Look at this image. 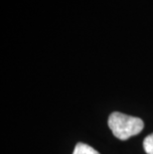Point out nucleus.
I'll list each match as a JSON object with an SVG mask.
<instances>
[{
    "label": "nucleus",
    "mask_w": 153,
    "mask_h": 154,
    "mask_svg": "<svg viewBox=\"0 0 153 154\" xmlns=\"http://www.w3.org/2000/svg\"><path fill=\"white\" fill-rule=\"evenodd\" d=\"M73 154H99V152L86 143L79 142L75 146Z\"/></svg>",
    "instance_id": "obj_2"
},
{
    "label": "nucleus",
    "mask_w": 153,
    "mask_h": 154,
    "mask_svg": "<svg viewBox=\"0 0 153 154\" xmlns=\"http://www.w3.org/2000/svg\"><path fill=\"white\" fill-rule=\"evenodd\" d=\"M143 148L147 154H153V133L146 136L143 141Z\"/></svg>",
    "instance_id": "obj_3"
},
{
    "label": "nucleus",
    "mask_w": 153,
    "mask_h": 154,
    "mask_svg": "<svg viewBox=\"0 0 153 154\" xmlns=\"http://www.w3.org/2000/svg\"><path fill=\"white\" fill-rule=\"evenodd\" d=\"M109 126L116 138L126 140L140 133L144 127V123L139 117L130 116L115 111L109 117Z\"/></svg>",
    "instance_id": "obj_1"
}]
</instances>
